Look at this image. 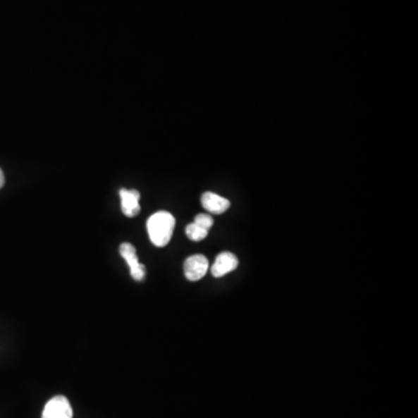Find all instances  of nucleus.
<instances>
[{
	"label": "nucleus",
	"mask_w": 418,
	"mask_h": 418,
	"mask_svg": "<svg viewBox=\"0 0 418 418\" xmlns=\"http://www.w3.org/2000/svg\"><path fill=\"white\" fill-rule=\"evenodd\" d=\"M176 219L168 211H157L147 222L149 238L156 247H163L171 240Z\"/></svg>",
	"instance_id": "nucleus-1"
},
{
	"label": "nucleus",
	"mask_w": 418,
	"mask_h": 418,
	"mask_svg": "<svg viewBox=\"0 0 418 418\" xmlns=\"http://www.w3.org/2000/svg\"><path fill=\"white\" fill-rule=\"evenodd\" d=\"M119 251L121 257L125 260V263L129 266L133 279H135L136 281L145 279V266L143 264L140 263L135 247L130 243H122L120 245Z\"/></svg>",
	"instance_id": "nucleus-2"
},
{
	"label": "nucleus",
	"mask_w": 418,
	"mask_h": 418,
	"mask_svg": "<svg viewBox=\"0 0 418 418\" xmlns=\"http://www.w3.org/2000/svg\"><path fill=\"white\" fill-rule=\"evenodd\" d=\"M73 412L69 400L59 395L47 402L42 418H73Z\"/></svg>",
	"instance_id": "nucleus-3"
},
{
	"label": "nucleus",
	"mask_w": 418,
	"mask_h": 418,
	"mask_svg": "<svg viewBox=\"0 0 418 418\" xmlns=\"http://www.w3.org/2000/svg\"><path fill=\"white\" fill-rule=\"evenodd\" d=\"M207 258L204 254H193L185 260L184 273L185 277L190 281H198L206 276L208 271Z\"/></svg>",
	"instance_id": "nucleus-4"
},
{
	"label": "nucleus",
	"mask_w": 418,
	"mask_h": 418,
	"mask_svg": "<svg viewBox=\"0 0 418 418\" xmlns=\"http://www.w3.org/2000/svg\"><path fill=\"white\" fill-rule=\"evenodd\" d=\"M121 199V209L127 218H134L139 215L141 207H140V192L136 190H127L121 188L119 192Z\"/></svg>",
	"instance_id": "nucleus-5"
},
{
	"label": "nucleus",
	"mask_w": 418,
	"mask_h": 418,
	"mask_svg": "<svg viewBox=\"0 0 418 418\" xmlns=\"http://www.w3.org/2000/svg\"><path fill=\"white\" fill-rule=\"evenodd\" d=\"M238 266V259L234 254L224 251L219 254L211 266V274L215 278L224 277L226 274L230 273L236 270Z\"/></svg>",
	"instance_id": "nucleus-6"
},
{
	"label": "nucleus",
	"mask_w": 418,
	"mask_h": 418,
	"mask_svg": "<svg viewBox=\"0 0 418 418\" xmlns=\"http://www.w3.org/2000/svg\"><path fill=\"white\" fill-rule=\"evenodd\" d=\"M201 204L211 214H223L224 211L230 208V201L213 192L204 193L201 197Z\"/></svg>",
	"instance_id": "nucleus-7"
},
{
	"label": "nucleus",
	"mask_w": 418,
	"mask_h": 418,
	"mask_svg": "<svg viewBox=\"0 0 418 418\" xmlns=\"http://www.w3.org/2000/svg\"><path fill=\"white\" fill-rule=\"evenodd\" d=\"M208 233L209 231L201 228L195 222H192L186 227V235L193 242H200V240H204V238H207Z\"/></svg>",
	"instance_id": "nucleus-8"
},
{
	"label": "nucleus",
	"mask_w": 418,
	"mask_h": 418,
	"mask_svg": "<svg viewBox=\"0 0 418 418\" xmlns=\"http://www.w3.org/2000/svg\"><path fill=\"white\" fill-rule=\"evenodd\" d=\"M195 223L198 224L201 228H204L206 230L209 231V229L213 227L214 220H213V218H211L209 214H198L195 216Z\"/></svg>",
	"instance_id": "nucleus-9"
},
{
	"label": "nucleus",
	"mask_w": 418,
	"mask_h": 418,
	"mask_svg": "<svg viewBox=\"0 0 418 418\" xmlns=\"http://www.w3.org/2000/svg\"><path fill=\"white\" fill-rule=\"evenodd\" d=\"M4 184H5V177H4L3 170L0 168V188H3Z\"/></svg>",
	"instance_id": "nucleus-10"
}]
</instances>
